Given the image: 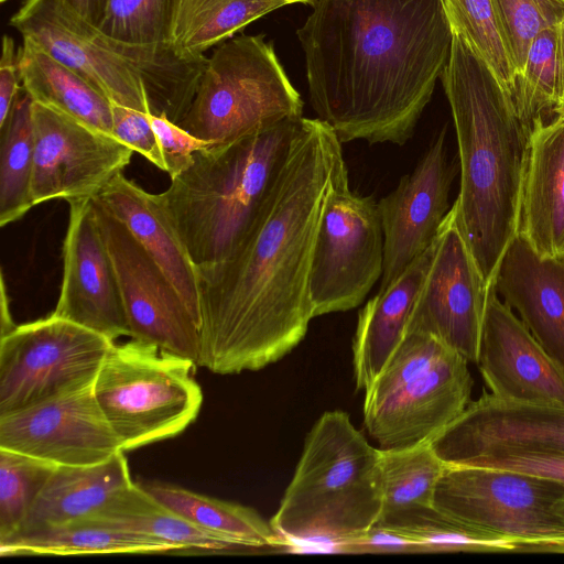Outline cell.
Masks as SVG:
<instances>
[{
  "label": "cell",
  "mask_w": 564,
  "mask_h": 564,
  "mask_svg": "<svg viewBox=\"0 0 564 564\" xmlns=\"http://www.w3.org/2000/svg\"><path fill=\"white\" fill-rule=\"evenodd\" d=\"M341 142L318 118H303L254 220L224 261L197 268L198 366L218 375L256 371L305 337L308 282L324 206L346 166Z\"/></svg>",
  "instance_id": "obj_1"
},
{
  "label": "cell",
  "mask_w": 564,
  "mask_h": 564,
  "mask_svg": "<svg viewBox=\"0 0 564 564\" xmlns=\"http://www.w3.org/2000/svg\"><path fill=\"white\" fill-rule=\"evenodd\" d=\"M296 31L310 99L341 143L405 144L447 64L440 0H313Z\"/></svg>",
  "instance_id": "obj_2"
},
{
  "label": "cell",
  "mask_w": 564,
  "mask_h": 564,
  "mask_svg": "<svg viewBox=\"0 0 564 564\" xmlns=\"http://www.w3.org/2000/svg\"><path fill=\"white\" fill-rule=\"evenodd\" d=\"M441 80L458 144L460 188L454 202L457 220L490 285L506 249L519 231L530 131L517 113L511 96L456 34Z\"/></svg>",
  "instance_id": "obj_3"
},
{
  "label": "cell",
  "mask_w": 564,
  "mask_h": 564,
  "mask_svg": "<svg viewBox=\"0 0 564 564\" xmlns=\"http://www.w3.org/2000/svg\"><path fill=\"white\" fill-rule=\"evenodd\" d=\"M304 117L194 152L159 194L196 268L227 259L271 191Z\"/></svg>",
  "instance_id": "obj_4"
},
{
  "label": "cell",
  "mask_w": 564,
  "mask_h": 564,
  "mask_svg": "<svg viewBox=\"0 0 564 564\" xmlns=\"http://www.w3.org/2000/svg\"><path fill=\"white\" fill-rule=\"evenodd\" d=\"M383 502L381 449L340 410L308 432L294 475L270 523L288 546L345 540L373 527Z\"/></svg>",
  "instance_id": "obj_5"
},
{
  "label": "cell",
  "mask_w": 564,
  "mask_h": 564,
  "mask_svg": "<svg viewBox=\"0 0 564 564\" xmlns=\"http://www.w3.org/2000/svg\"><path fill=\"white\" fill-rule=\"evenodd\" d=\"M469 361L438 339L408 333L365 391L364 424L380 449L431 442L471 402Z\"/></svg>",
  "instance_id": "obj_6"
},
{
  "label": "cell",
  "mask_w": 564,
  "mask_h": 564,
  "mask_svg": "<svg viewBox=\"0 0 564 564\" xmlns=\"http://www.w3.org/2000/svg\"><path fill=\"white\" fill-rule=\"evenodd\" d=\"M196 366L133 338L112 345L94 393L123 452L174 437L195 421L203 402Z\"/></svg>",
  "instance_id": "obj_7"
},
{
  "label": "cell",
  "mask_w": 564,
  "mask_h": 564,
  "mask_svg": "<svg viewBox=\"0 0 564 564\" xmlns=\"http://www.w3.org/2000/svg\"><path fill=\"white\" fill-rule=\"evenodd\" d=\"M303 117V100L263 35L230 37L214 51L195 98L178 123L220 144L285 119Z\"/></svg>",
  "instance_id": "obj_8"
},
{
  "label": "cell",
  "mask_w": 564,
  "mask_h": 564,
  "mask_svg": "<svg viewBox=\"0 0 564 564\" xmlns=\"http://www.w3.org/2000/svg\"><path fill=\"white\" fill-rule=\"evenodd\" d=\"M564 485L513 470L447 465L432 506L466 525L517 542V553H534L564 540V521L553 511Z\"/></svg>",
  "instance_id": "obj_9"
},
{
  "label": "cell",
  "mask_w": 564,
  "mask_h": 564,
  "mask_svg": "<svg viewBox=\"0 0 564 564\" xmlns=\"http://www.w3.org/2000/svg\"><path fill=\"white\" fill-rule=\"evenodd\" d=\"M384 243L378 203L349 187L338 173L313 247L308 291L314 317L360 305L383 271Z\"/></svg>",
  "instance_id": "obj_10"
},
{
  "label": "cell",
  "mask_w": 564,
  "mask_h": 564,
  "mask_svg": "<svg viewBox=\"0 0 564 564\" xmlns=\"http://www.w3.org/2000/svg\"><path fill=\"white\" fill-rule=\"evenodd\" d=\"M115 341L50 315L0 337V416L93 383Z\"/></svg>",
  "instance_id": "obj_11"
},
{
  "label": "cell",
  "mask_w": 564,
  "mask_h": 564,
  "mask_svg": "<svg viewBox=\"0 0 564 564\" xmlns=\"http://www.w3.org/2000/svg\"><path fill=\"white\" fill-rule=\"evenodd\" d=\"M93 202L115 268L130 337L198 366L199 329L181 295L124 224L94 198Z\"/></svg>",
  "instance_id": "obj_12"
},
{
  "label": "cell",
  "mask_w": 564,
  "mask_h": 564,
  "mask_svg": "<svg viewBox=\"0 0 564 564\" xmlns=\"http://www.w3.org/2000/svg\"><path fill=\"white\" fill-rule=\"evenodd\" d=\"M489 285L449 208L405 334L430 335L476 364Z\"/></svg>",
  "instance_id": "obj_13"
},
{
  "label": "cell",
  "mask_w": 564,
  "mask_h": 564,
  "mask_svg": "<svg viewBox=\"0 0 564 564\" xmlns=\"http://www.w3.org/2000/svg\"><path fill=\"white\" fill-rule=\"evenodd\" d=\"M34 206L94 198L130 163V147L75 118L33 101Z\"/></svg>",
  "instance_id": "obj_14"
},
{
  "label": "cell",
  "mask_w": 564,
  "mask_h": 564,
  "mask_svg": "<svg viewBox=\"0 0 564 564\" xmlns=\"http://www.w3.org/2000/svg\"><path fill=\"white\" fill-rule=\"evenodd\" d=\"M94 382L0 416V447L57 466L95 465L123 452Z\"/></svg>",
  "instance_id": "obj_15"
},
{
  "label": "cell",
  "mask_w": 564,
  "mask_h": 564,
  "mask_svg": "<svg viewBox=\"0 0 564 564\" xmlns=\"http://www.w3.org/2000/svg\"><path fill=\"white\" fill-rule=\"evenodd\" d=\"M10 24L111 102L151 115L138 74L115 50L111 39L63 0H24Z\"/></svg>",
  "instance_id": "obj_16"
},
{
  "label": "cell",
  "mask_w": 564,
  "mask_h": 564,
  "mask_svg": "<svg viewBox=\"0 0 564 564\" xmlns=\"http://www.w3.org/2000/svg\"><path fill=\"white\" fill-rule=\"evenodd\" d=\"M451 466L488 454H564V404L507 401L488 391L431 442Z\"/></svg>",
  "instance_id": "obj_17"
},
{
  "label": "cell",
  "mask_w": 564,
  "mask_h": 564,
  "mask_svg": "<svg viewBox=\"0 0 564 564\" xmlns=\"http://www.w3.org/2000/svg\"><path fill=\"white\" fill-rule=\"evenodd\" d=\"M445 137L443 128L413 172L378 202L384 243L378 292L388 289L430 247L449 210L457 165L447 161Z\"/></svg>",
  "instance_id": "obj_18"
},
{
  "label": "cell",
  "mask_w": 564,
  "mask_h": 564,
  "mask_svg": "<svg viewBox=\"0 0 564 564\" xmlns=\"http://www.w3.org/2000/svg\"><path fill=\"white\" fill-rule=\"evenodd\" d=\"M64 273L52 315L115 341L130 336L115 268L98 227L93 198L68 202Z\"/></svg>",
  "instance_id": "obj_19"
},
{
  "label": "cell",
  "mask_w": 564,
  "mask_h": 564,
  "mask_svg": "<svg viewBox=\"0 0 564 564\" xmlns=\"http://www.w3.org/2000/svg\"><path fill=\"white\" fill-rule=\"evenodd\" d=\"M476 365L496 398L564 404V371L513 311L488 288Z\"/></svg>",
  "instance_id": "obj_20"
},
{
  "label": "cell",
  "mask_w": 564,
  "mask_h": 564,
  "mask_svg": "<svg viewBox=\"0 0 564 564\" xmlns=\"http://www.w3.org/2000/svg\"><path fill=\"white\" fill-rule=\"evenodd\" d=\"M491 284L564 371V259L539 256L518 232Z\"/></svg>",
  "instance_id": "obj_21"
},
{
  "label": "cell",
  "mask_w": 564,
  "mask_h": 564,
  "mask_svg": "<svg viewBox=\"0 0 564 564\" xmlns=\"http://www.w3.org/2000/svg\"><path fill=\"white\" fill-rule=\"evenodd\" d=\"M518 232L539 256L564 259V109L532 123Z\"/></svg>",
  "instance_id": "obj_22"
},
{
  "label": "cell",
  "mask_w": 564,
  "mask_h": 564,
  "mask_svg": "<svg viewBox=\"0 0 564 564\" xmlns=\"http://www.w3.org/2000/svg\"><path fill=\"white\" fill-rule=\"evenodd\" d=\"M118 218L172 282L199 329L200 296L197 268L159 194H151L122 172L94 197Z\"/></svg>",
  "instance_id": "obj_23"
},
{
  "label": "cell",
  "mask_w": 564,
  "mask_h": 564,
  "mask_svg": "<svg viewBox=\"0 0 564 564\" xmlns=\"http://www.w3.org/2000/svg\"><path fill=\"white\" fill-rule=\"evenodd\" d=\"M434 248L435 240L359 312L352 340L354 377L358 390L366 391L371 386L402 341Z\"/></svg>",
  "instance_id": "obj_24"
},
{
  "label": "cell",
  "mask_w": 564,
  "mask_h": 564,
  "mask_svg": "<svg viewBox=\"0 0 564 564\" xmlns=\"http://www.w3.org/2000/svg\"><path fill=\"white\" fill-rule=\"evenodd\" d=\"M132 482L124 452L95 465L57 466L19 531L85 518Z\"/></svg>",
  "instance_id": "obj_25"
},
{
  "label": "cell",
  "mask_w": 564,
  "mask_h": 564,
  "mask_svg": "<svg viewBox=\"0 0 564 564\" xmlns=\"http://www.w3.org/2000/svg\"><path fill=\"white\" fill-rule=\"evenodd\" d=\"M18 67L22 88L33 101L113 135L112 102L80 75L28 39H23L19 51Z\"/></svg>",
  "instance_id": "obj_26"
},
{
  "label": "cell",
  "mask_w": 564,
  "mask_h": 564,
  "mask_svg": "<svg viewBox=\"0 0 564 564\" xmlns=\"http://www.w3.org/2000/svg\"><path fill=\"white\" fill-rule=\"evenodd\" d=\"M111 42L138 74L151 115L178 124L195 98L208 58L182 55L170 42L131 44L112 39Z\"/></svg>",
  "instance_id": "obj_27"
},
{
  "label": "cell",
  "mask_w": 564,
  "mask_h": 564,
  "mask_svg": "<svg viewBox=\"0 0 564 564\" xmlns=\"http://www.w3.org/2000/svg\"><path fill=\"white\" fill-rule=\"evenodd\" d=\"M175 550L176 546L166 541L84 518L63 524L19 531L0 540L2 556L153 553Z\"/></svg>",
  "instance_id": "obj_28"
},
{
  "label": "cell",
  "mask_w": 564,
  "mask_h": 564,
  "mask_svg": "<svg viewBox=\"0 0 564 564\" xmlns=\"http://www.w3.org/2000/svg\"><path fill=\"white\" fill-rule=\"evenodd\" d=\"M84 519L153 536L175 545L177 550L223 551L242 547L226 535L187 521L135 482L117 492Z\"/></svg>",
  "instance_id": "obj_29"
},
{
  "label": "cell",
  "mask_w": 564,
  "mask_h": 564,
  "mask_svg": "<svg viewBox=\"0 0 564 564\" xmlns=\"http://www.w3.org/2000/svg\"><path fill=\"white\" fill-rule=\"evenodd\" d=\"M158 501L187 521L226 535L247 549L288 546L286 541L254 509L208 497L163 481L140 484Z\"/></svg>",
  "instance_id": "obj_30"
},
{
  "label": "cell",
  "mask_w": 564,
  "mask_h": 564,
  "mask_svg": "<svg viewBox=\"0 0 564 564\" xmlns=\"http://www.w3.org/2000/svg\"><path fill=\"white\" fill-rule=\"evenodd\" d=\"M285 4L282 0H178L169 42L182 55H204Z\"/></svg>",
  "instance_id": "obj_31"
},
{
  "label": "cell",
  "mask_w": 564,
  "mask_h": 564,
  "mask_svg": "<svg viewBox=\"0 0 564 564\" xmlns=\"http://www.w3.org/2000/svg\"><path fill=\"white\" fill-rule=\"evenodd\" d=\"M32 97L21 88L0 126V226L22 218L33 206L34 130Z\"/></svg>",
  "instance_id": "obj_32"
},
{
  "label": "cell",
  "mask_w": 564,
  "mask_h": 564,
  "mask_svg": "<svg viewBox=\"0 0 564 564\" xmlns=\"http://www.w3.org/2000/svg\"><path fill=\"white\" fill-rule=\"evenodd\" d=\"M381 524L422 542L433 552H516L517 542L453 520L433 506H409L380 516Z\"/></svg>",
  "instance_id": "obj_33"
},
{
  "label": "cell",
  "mask_w": 564,
  "mask_h": 564,
  "mask_svg": "<svg viewBox=\"0 0 564 564\" xmlns=\"http://www.w3.org/2000/svg\"><path fill=\"white\" fill-rule=\"evenodd\" d=\"M558 25L535 36L524 66L514 79L511 97L529 131L535 119L547 118L564 109Z\"/></svg>",
  "instance_id": "obj_34"
},
{
  "label": "cell",
  "mask_w": 564,
  "mask_h": 564,
  "mask_svg": "<svg viewBox=\"0 0 564 564\" xmlns=\"http://www.w3.org/2000/svg\"><path fill=\"white\" fill-rule=\"evenodd\" d=\"M383 502L381 514L409 507L432 506L446 464L429 443L381 449Z\"/></svg>",
  "instance_id": "obj_35"
},
{
  "label": "cell",
  "mask_w": 564,
  "mask_h": 564,
  "mask_svg": "<svg viewBox=\"0 0 564 564\" xmlns=\"http://www.w3.org/2000/svg\"><path fill=\"white\" fill-rule=\"evenodd\" d=\"M440 1L452 33L485 62L503 90L512 96L516 72L501 39L491 1Z\"/></svg>",
  "instance_id": "obj_36"
},
{
  "label": "cell",
  "mask_w": 564,
  "mask_h": 564,
  "mask_svg": "<svg viewBox=\"0 0 564 564\" xmlns=\"http://www.w3.org/2000/svg\"><path fill=\"white\" fill-rule=\"evenodd\" d=\"M57 465L0 447V540L21 528Z\"/></svg>",
  "instance_id": "obj_37"
},
{
  "label": "cell",
  "mask_w": 564,
  "mask_h": 564,
  "mask_svg": "<svg viewBox=\"0 0 564 564\" xmlns=\"http://www.w3.org/2000/svg\"><path fill=\"white\" fill-rule=\"evenodd\" d=\"M490 1L517 76L524 66L529 47L535 36L564 21V0Z\"/></svg>",
  "instance_id": "obj_38"
},
{
  "label": "cell",
  "mask_w": 564,
  "mask_h": 564,
  "mask_svg": "<svg viewBox=\"0 0 564 564\" xmlns=\"http://www.w3.org/2000/svg\"><path fill=\"white\" fill-rule=\"evenodd\" d=\"M178 0H108L97 29L106 36L131 44L169 42Z\"/></svg>",
  "instance_id": "obj_39"
},
{
  "label": "cell",
  "mask_w": 564,
  "mask_h": 564,
  "mask_svg": "<svg viewBox=\"0 0 564 564\" xmlns=\"http://www.w3.org/2000/svg\"><path fill=\"white\" fill-rule=\"evenodd\" d=\"M112 130L118 140L165 171L161 145L148 113L112 102Z\"/></svg>",
  "instance_id": "obj_40"
},
{
  "label": "cell",
  "mask_w": 564,
  "mask_h": 564,
  "mask_svg": "<svg viewBox=\"0 0 564 564\" xmlns=\"http://www.w3.org/2000/svg\"><path fill=\"white\" fill-rule=\"evenodd\" d=\"M323 552L335 553H430L420 541L381 524H375L351 538L323 546Z\"/></svg>",
  "instance_id": "obj_41"
},
{
  "label": "cell",
  "mask_w": 564,
  "mask_h": 564,
  "mask_svg": "<svg viewBox=\"0 0 564 564\" xmlns=\"http://www.w3.org/2000/svg\"><path fill=\"white\" fill-rule=\"evenodd\" d=\"M149 119L161 145L165 172L171 178L191 165L194 152L212 145L165 117L149 115Z\"/></svg>",
  "instance_id": "obj_42"
},
{
  "label": "cell",
  "mask_w": 564,
  "mask_h": 564,
  "mask_svg": "<svg viewBox=\"0 0 564 564\" xmlns=\"http://www.w3.org/2000/svg\"><path fill=\"white\" fill-rule=\"evenodd\" d=\"M463 466L513 470L564 485V454L497 453L478 456Z\"/></svg>",
  "instance_id": "obj_43"
},
{
  "label": "cell",
  "mask_w": 564,
  "mask_h": 564,
  "mask_svg": "<svg viewBox=\"0 0 564 564\" xmlns=\"http://www.w3.org/2000/svg\"><path fill=\"white\" fill-rule=\"evenodd\" d=\"M21 82L18 55L14 52V42L9 35L2 40V53L0 58V126L6 121L11 107L20 93Z\"/></svg>",
  "instance_id": "obj_44"
},
{
  "label": "cell",
  "mask_w": 564,
  "mask_h": 564,
  "mask_svg": "<svg viewBox=\"0 0 564 564\" xmlns=\"http://www.w3.org/2000/svg\"><path fill=\"white\" fill-rule=\"evenodd\" d=\"M77 15L98 26L102 20L108 0H63Z\"/></svg>",
  "instance_id": "obj_45"
},
{
  "label": "cell",
  "mask_w": 564,
  "mask_h": 564,
  "mask_svg": "<svg viewBox=\"0 0 564 564\" xmlns=\"http://www.w3.org/2000/svg\"><path fill=\"white\" fill-rule=\"evenodd\" d=\"M17 325L13 323L9 310V297L6 291L3 275L1 274V295H0V329L1 336L11 332ZM0 336V337H1Z\"/></svg>",
  "instance_id": "obj_46"
},
{
  "label": "cell",
  "mask_w": 564,
  "mask_h": 564,
  "mask_svg": "<svg viewBox=\"0 0 564 564\" xmlns=\"http://www.w3.org/2000/svg\"><path fill=\"white\" fill-rule=\"evenodd\" d=\"M558 32H560L561 72H562V83H563V91H564V21L558 25Z\"/></svg>",
  "instance_id": "obj_47"
},
{
  "label": "cell",
  "mask_w": 564,
  "mask_h": 564,
  "mask_svg": "<svg viewBox=\"0 0 564 564\" xmlns=\"http://www.w3.org/2000/svg\"><path fill=\"white\" fill-rule=\"evenodd\" d=\"M553 511L564 521V494L554 502Z\"/></svg>",
  "instance_id": "obj_48"
},
{
  "label": "cell",
  "mask_w": 564,
  "mask_h": 564,
  "mask_svg": "<svg viewBox=\"0 0 564 564\" xmlns=\"http://www.w3.org/2000/svg\"><path fill=\"white\" fill-rule=\"evenodd\" d=\"M284 1L286 4H291V3H311L313 0H282Z\"/></svg>",
  "instance_id": "obj_49"
},
{
  "label": "cell",
  "mask_w": 564,
  "mask_h": 564,
  "mask_svg": "<svg viewBox=\"0 0 564 564\" xmlns=\"http://www.w3.org/2000/svg\"><path fill=\"white\" fill-rule=\"evenodd\" d=\"M0 1H1V2H4V1H7V0H0Z\"/></svg>",
  "instance_id": "obj_50"
}]
</instances>
